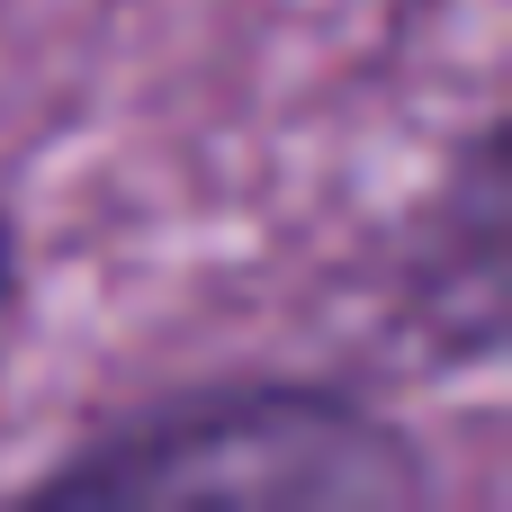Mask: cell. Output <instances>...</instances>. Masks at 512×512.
I'll list each match as a JSON object with an SVG mask.
<instances>
[{"label": "cell", "mask_w": 512, "mask_h": 512, "mask_svg": "<svg viewBox=\"0 0 512 512\" xmlns=\"http://www.w3.org/2000/svg\"><path fill=\"white\" fill-rule=\"evenodd\" d=\"M0 288H9V234H0Z\"/></svg>", "instance_id": "cell-2"}, {"label": "cell", "mask_w": 512, "mask_h": 512, "mask_svg": "<svg viewBox=\"0 0 512 512\" xmlns=\"http://www.w3.org/2000/svg\"><path fill=\"white\" fill-rule=\"evenodd\" d=\"M378 468H387L378 432H360L324 405H216L198 432L135 441L126 459L72 477V495H126V504L306 495V504H342V495H369Z\"/></svg>", "instance_id": "cell-1"}]
</instances>
